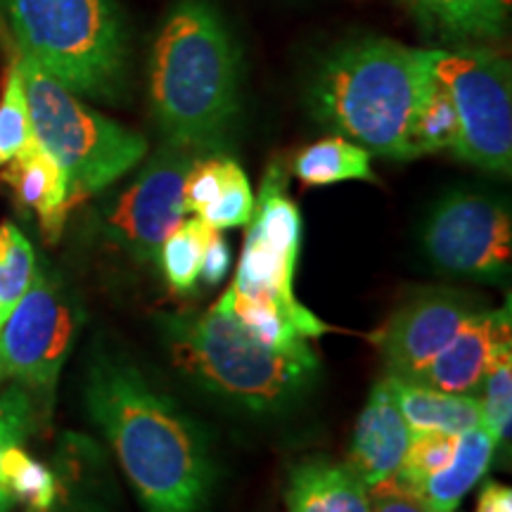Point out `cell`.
Instances as JSON below:
<instances>
[{
    "instance_id": "4dcf8cb0",
    "label": "cell",
    "mask_w": 512,
    "mask_h": 512,
    "mask_svg": "<svg viewBox=\"0 0 512 512\" xmlns=\"http://www.w3.org/2000/svg\"><path fill=\"white\" fill-rule=\"evenodd\" d=\"M370 512H430L413 489L403 486L399 479L389 477L368 486Z\"/></svg>"
},
{
    "instance_id": "836d02e7",
    "label": "cell",
    "mask_w": 512,
    "mask_h": 512,
    "mask_svg": "<svg viewBox=\"0 0 512 512\" xmlns=\"http://www.w3.org/2000/svg\"><path fill=\"white\" fill-rule=\"evenodd\" d=\"M41 512H105V508H102L98 501H91V498L69 494L67 484H62V491L60 496H57V501L50 505L48 510H41Z\"/></svg>"
},
{
    "instance_id": "3957f363",
    "label": "cell",
    "mask_w": 512,
    "mask_h": 512,
    "mask_svg": "<svg viewBox=\"0 0 512 512\" xmlns=\"http://www.w3.org/2000/svg\"><path fill=\"white\" fill-rule=\"evenodd\" d=\"M430 79V50L392 38H361L318 64L309 107L318 124L351 138L370 155L408 162L413 114Z\"/></svg>"
},
{
    "instance_id": "7c38bea8",
    "label": "cell",
    "mask_w": 512,
    "mask_h": 512,
    "mask_svg": "<svg viewBox=\"0 0 512 512\" xmlns=\"http://www.w3.org/2000/svg\"><path fill=\"white\" fill-rule=\"evenodd\" d=\"M477 311H482L479 299L458 290L434 287L413 294L373 335L387 375L418 377Z\"/></svg>"
},
{
    "instance_id": "f546056e",
    "label": "cell",
    "mask_w": 512,
    "mask_h": 512,
    "mask_svg": "<svg viewBox=\"0 0 512 512\" xmlns=\"http://www.w3.org/2000/svg\"><path fill=\"white\" fill-rule=\"evenodd\" d=\"M34 422V403L27 389L12 384L5 392H0V453L12 444H22L34 430ZM12 505L15 503L0 482V512H10Z\"/></svg>"
},
{
    "instance_id": "5b68a950",
    "label": "cell",
    "mask_w": 512,
    "mask_h": 512,
    "mask_svg": "<svg viewBox=\"0 0 512 512\" xmlns=\"http://www.w3.org/2000/svg\"><path fill=\"white\" fill-rule=\"evenodd\" d=\"M17 55L83 98L121 102L131 83V38L112 0H0Z\"/></svg>"
},
{
    "instance_id": "d4e9b609",
    "label": "cell",
    "mask_w": 512,
    "mask_h": 512,
    "mask_svg": "<svg viewBox=\"0 0 512 512\" xmlns=\"http://www.w3.org/2000/svg\"><path fill=\"white\" fill-rule=\"evenodd\" d=\"M36 273V254L27 235L15 223H0V325Z\"/></svg>"
},
{
    "instance_id": "ac0fdd59",
    "label": "cell",
    "mask_w": 512,
    "mask_h": 512,
    "mask_svg": "<svg viewBox=\"0 0 512 512\" xmlns=\"http://www.w3.org/2000/svg\"><path fill=\"white\" fill-rule=\"evenodd\" d=\"M498 441L484 425L456 437V451L448 463L422 482L418 496L430 512H453L467 491L486 475Z\"/></svg>"
},
{
    "instance_id": "603a6c76",
    "label": "cell",
    "mask_w": 512,
    "mask_h": 512,
    "mask_svg": "<svg viewBox=\"0 0 512 512\" xmlns=\"http://www.w3.org/2000/svg\"><path fill=\"white\" fill-rule=\"evenodd\" d=\"M0 482L12 503L27 505L29 512L48 510L62 491L60 475L29 456L22 444H12L0 453Z\"/></svg>"
},
{
    "instance_id": "9a60e30c",
    "label": "cell",
    "mask_w": 512,
    "mask_h": 512,
    "mask_svg": "<svg viewBox=\"0 0 512 512\" xmlns=\"http://www.w3.org/2000/svg\"><path fill=\"white\" fill-rule=\"evenodd\" d=\"M0 181L8 185L17 207L34 211L43 235L55 242L62 235L69 211L76 207L67 174L53 157L36 143V138L19 155L3 164Z\"/></svg>"
},
{
    "instance_id": "44dd1931",
    "label": "cell",
    "mask_w": 512,
    "mask_h": 512,
    "mask_svg": "<svg viewBox=\"0 0 512 512\" xmlns=\"http://www.w3.org/2000/svg\"><path fill=\"white\" fill-rule=\"evenodd\" d=\"M460 140V124L456 105H453L451 93L439 76L434 74L422 93L418 110L413 114L411 133H408V145H411V157L434 155V152L453 150L456 152Z\"/></svg>"
},
{
    "instance_id": "ba28073f",
    "label": "cell",
    "mask_w": 512,
    "mask_h": 512,
    "mask_svg": "<svg viewBox=\"0 0 512 512\" xmlns=\"http://www.w3.org/2000/svg\"><path fill=\"white\" fill-rule=\"evenodd\" d=\"M83 323L74 294L50 268H36L22 299L0 325L5 377L50 401Z\"/></svg>"
},
{
    "instance_id": "f1b7e54d",
    "label": "cell",
    "mask_w": 512,
    "mask_h": 512,
    "mask_svg": "<svg viewBox=\"0 0 512 512\" xmlns=\"http://www.w3.org/2000/svg\"><path fill=\"white\" fill-rule=\"evenodd\" d=\"M252 211V185H249L242 166L235 164L230 176L226 178V183H223V188L219 190V195H216L197 216H200L211 230H228L247 226L249 219H252Z\"/></svg>"
},
{
    "instance_id": "4316f807",
    "label": "cell",
    "mask_w": 512,
    "mask_h": 512,
    "mask_svg": "<svg viewBox=\"0 0 512 512\" xmlns=\"http://www.w3.org/2000/svg\"><path fill=\"white\" fill-rule=\"evenodd\" d=\"M31 140H34V128H31L27 93L17 60H12L0 95V166L19 155Z\"/></svg>"
},
{
    "instance_id": "d6a6232c",
    "label": "cell",
    "mask_w": 512,
    "mask_h": 512,
    "mask_svg": "<svg viewBox=\"0 0 512 512\" xmlns=\"http://www.w3.org/2000/svg\"><path fill=\"white\" fill-rule=\"evenodd\" d=\"M477 512H512V491L498 482H486L479 491Z\"/></svg>"
},
{
    "instance_id": "4fadbf2b",
    "label": "cell",
    "mask_w": 512,
    "mask_h": 512,
    "mask_svg": "<svg viewBox=\"0 0 512 512\" xmlns=\"http://www.w3.org/2000/svg\"><path fill=\"white\" fill-rule=\"evenodd\" d=\"M510 332V302L498 311H477L434 356L430 366L408 382L448 394H472L484 382L496 351L512 344Z\"/></svg>"
},
{
    "instance_id": "484cf974",
    "label": "cell",
    "mask_w": 512,
    "mask_h": 512,
    "mask_svg": "<svg viewBox=\"0 0 512 512\" xmlns=\"http://www.w3.org/2000/svg\"><path fill=\"white\" fill-rule=\"evenodd\" d=\"M510 413H512V344H505L491 358L484 375L482 425L494 434L498 446L510 444Z\"/></svg>"
},
{
    "instance_id": "5bb4252c",
    "label": "cell",
    "mask_w": 512,
    "mask_h": 512,
    "mask_svg": "<svg viewBox=\"0 0 512 512\" xmlns=\"http://www.w3.org/2000/svg\"><path fill=\"white\" fill-rule=\"evenodd\" d=\"M411 427L403 418L387 377L373 387L351 434L349 467L361 484L373 486L394 477L411 444Z\"/></svg>"
},
{
    "instance_id": "9c48e42d",
    "label": "cell",
    "mask_w": 512,
    "mask_h": 512,
    "mask_svg": "<svg viewBox=\"0 0 512 512\" xmlns=\"http://www.w3.org/2000/svg\"><path fill=\"white\" fill-rule=\"evenodd\" d=\"M249 223L252 226L242 249L233 290L283 306L287 313L302 320L313 337L328 332L330 325L313 316L292 290L302 242V216L287 195L283 169L278 164L268 166Z\"/></svg>"
},
{
    "instance_id": "d6986e66",
    "label": "cell",
    "mask_w": 512,
    "mask_h": 512,
    "mask_svg": "<svg viewBox=\"0 0 512 512\" xmlns=\"http://www.w3.org/2000/svg\"><path fill=\"white\" fill-rule=\"evenodd\" d=\"M394 399L411 432L439 430L453 437L482 425V401L472 394H448L387 375Z\"/></svg>"
},
{
    "instance_id": "8992f818",
    "label": "cell",
    "mask_w": 512,
    "mask_h": 512,
    "mask_svg": "<svg viewBox=\"0 0 512 512\" xmlns=\"http://www.w3.org/2000/svg\"><path fill=\"white\" fill-rule=\"evenodd\" d=\"M36 143L62 166L74 202L110 188L147 155V140L95 112L29 57L17 55Z\"/></svg>"
},
{
    "instance_id": "6da1fadb",
    "label": "cell",
    "mask_w": 512,
    "mask_h": 512,
    "mask_svg": "<svg viewBox=\"0 0 512 512\" xmlns=\"http://www.w3.org/2000/svg\"><path fill=\"white\" fill-rule=\"evenodd\" d=\"M83 399L145 512H204L216 465L195 420L110 351L93 356Z\"/></svg>"
},
{
    "instance_id": "7a4b0ae2",
    "label": "cell",
    "mask_w": 512,
    "mask_h": 512,
    "mask_svg": "<svg viewBox=\"0 0 512 512\" xmlns=\"http://www.w3.org/2000/svg\"><path fill=\"white\" fill-rule=\"evenodd\" d=\"M150 102L166 143L219 155L240 114V50L211 0H181L150 57Z\"/></svg>"
},
{
    "instance_id": "83f0119b",
    "label": "cell",
    "mask_w": 512,
    "mask_h": 512,
    "mask_svg": "<svg viewBox=\"0 0 512 512\" xmlns=\"http://www.w3.org/2000/svg\"><path fill=\"white\" fill-rule=\"evenodd\" d=\"M456 451V437L439 430H422L411 434L406 458L396 472L394 479H399L403 486L413 489L415 494L420 491L422 482L427 477L439 472Z\"/></svg>"
},
{
    "instance_id": "8fae6325",
    "label": "cell",
    "mask_w": 512,
    "mask_h": 512,
    "mask_svg": "<svg viewBox=\"0 0 512 512\" xmlns=\"http://www.w3.org/2000/svg\"><path fill=\"white\" fill-rule=\"evenodd\" d=\"M197 157L202 155L164 140L107 207V235L138 261L155 259L164 240L185 221V178Z\"/></svg>"
},
{
    "instance_id": "ffe728a7",
    "label": "cell",
    "mask_w": 512,
    "mask_h": 512,
    "mask_svg": "<svg viewBox=\"0 0 512 512\" xmlns=\"http://www.w3.org/2000/svg\"><path fill=\"white\" fill-rule=\"evenodd\" d=\"M294 176L304 185H332L342 181H373V166L366 147L342 136L323 138L304 147L292 164Z\"/></svg>"
},
{
    "instance_id": "1f68e13d",
    "label": "cell",
    "mask_w": 512,
    "mask_h": 512,
    "mask_svg": "<svg viewBox=\"0 0 512 512\" xmlns=\"http://www.w3.org/2000/svg\"><path fill=\"white\" fill-rule=\"evenodd\" d=\"M230 271V247L223 240L221 230H211L207 247L202 254V266H200V278L204 285H219L226 273Z\"/></svg>"
},
{
    "instance_id": "52a82bcc",
    "label": "cell",
    "mask_w": 512,
    "mask_h": 512,
    "mask_svg": "<svg viewBox=\"0 0 512 512\" xmlns=\"http://www.w3.org/2000/svg\"><path fill=\"white\" fill-rule=\"evenodd\" d=\"M430 64L456 105L460 140L456 157L508 176L512 169L510 62L496 50L463 43L430 48Z\"/></svg>"
},
{
    "instance_id": "277c9868",
    "label": "cell",
    "mask_w": 512,
    "mask_h": 512,
    "mask_svg": "<svg viewBox=\"0 0 512 512\" xmlns=\"http://www.w3.org/2000/svg\"><path fill=\"white\" fill-rule=\"evenodd\" d=\"M157 325L174 366L240 411H285L316 380L318 358L311 347L283 351L259 342L235 318L230 292L204 313H162Z\"/></svg>"
},
{
    "instance_id": "e575fe53",
    "label": "cell",
    "mask_w": 512,
    "mask_h": 512,
    "mask_svg": "<svg viewBox=\"0 0 512 512\" xmlns=\"http://www.w3.org/2000/svg\"><path fill=\"white\" fill-rule=\"evenodd\" d=\"M3 377H5V373H3V366H0V380H3Z\"/></svg>"
},
{
    "instance_id": "e0dca14e",
    "label": "cell",
    "mask_w": 512,
    "mask_h": 512,
    "mask_svg": "<svg viewBox=\"0 0 512 512\" xmlns=\"http://www.w3.org/2000/svg\"><path fill=\"white\" fill-rule=\"evenodd\" d=\"M290 512H370L368 491L349 465L306 458L290 470L285 491Z\"/></svg>"
},
{
    "instance_id": "30bf717a",
    "label": "cell",
    "mask_w": 512,
    "mask_h": 512,
    "mask_svg": "<svg viewBox=\"0 0 512 512\" xmlns=\"http://www.w3.org/2000/svg\"><path fill=\"white\" fill-rule=\"evenodd\" d=\"M422 247L439 271L503 283L512 259L510 211L482 192H451L432 209L422 228Z\"/></svg>"
},
{
    "instance_id": "cb8c5ba5",
    "label": "cell",
    "mask_w": 512,
    "mask_h": 512,
    "mask_svg": "<svg viewBox=\"0 0 512 512\" xmlns=\"http://www.w3.org/2000/svg\"><path fill=\"white\" fill-rule=\"evenodd\" d=\"M211 228L200 216L183 221L164 245L159 247V264H162L166 283L174 287L176 292H192L197 280H200L202 254L207 247Z\"/></svg>"
},
{
    "instance_id": "2e32d148",
    "label": "cell",
    "mask_w": 512,
    "mask_h": 512,
    "mask_svg": "<svg viewBox=\"0 0 512 512\" xmlns=\"http://www.w3.org/2000/svg\"><path fill=\"white\" fill-rule=\"evenodd\" d=\"M427 34L441 41H501L510 19V0H401Z\"/></svg>"
},
{
    "instance_id": "7402d4cb",
    "label": "cell",
    "mask_w": 512,
    "mask_h": 512,
    "mask_svg": "<svg viewBox=\"0 0 512 512\" xmlns=\"http://www.w3.org/2000/svg\"><path fill=\"white\" fill-rule=\"evenodd\" d=\"M230 309L259 342L273 349L297 351L309 347L311 332L306 330L302 320L287 313L283 306L268 302V299L249 297V294L235 292L230 287Z\"/></svg>"
}]
</instances>
